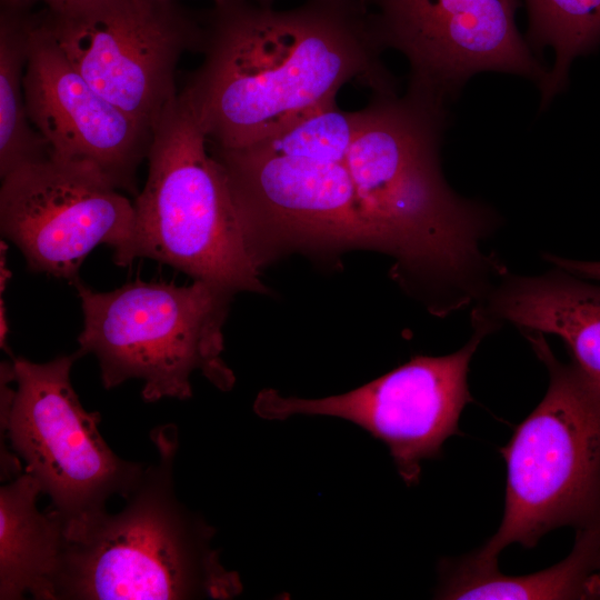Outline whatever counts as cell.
Returning a JSON list of instances; mask_svg holds the SVG:
<instances>
[{"label":"cell","mask_w":600,"mask_h":600,"mask_svg":"<svg viewBox=\"0 0 600 600\" xmlns=\"http://www.w3.org/2000/svg\"><path fill=\"white\" fill-rule=\"evenodd\" d=\"M350 7L319 0L224 17L183 90L208 141L238 149L269 138L336 104L338 91L353 80L374 94L396 96L374 24L354 18Z\"/></svg>","instance_id":"obj_1"},{"label":"cell","mask_w":600,"mask_h":600,"mask_svg":"<svg viewBox=\"0 0 600 600\" xmlns=\"http://www.w3.org/2000/svg\"><path fill=\"white\" fill-rule=\"evenodd\" d=\"M150 440L157 458L122 510L64 530L56 600H226L241 593L239 574L211 546L214 529L176 494L177 427L153 428Z\"/></svg>","instance_id":"obj_2"},{"label":"cell","mask_w":600,"mask_h":600,"mask_svg":"<svg viewBox=\"0 0 600 600\" xmlns=\"http://www.w3.org/2000/svg\"><path fill=\"white\" fill-rule=\"evenodd\" d=\"M73 286L83 312L78 352L97 358L104 389L138 379L146 402L187 400L193 372L221 391L233 387L221 357L230 290L202 280L181 287L136 279L106 292L80 279Z\"/></svg>","instance_id":"obj_3"},{"label":"cell","mask_w":600,"mask_h":600,"mask_svg":"<svg viewBox=\"0 0 600 600\" xmlns=\"http://www.w3.org/2000/svg\"><path fill=\"white\" fill-rule=\"evenodd\" d=\"M523 334L549 371V387L500 449L504 513L494 536L469 553L481 564L497 566L509 544L532 548L556 528L600 524V393L572 362L556 358L544 334Z\"/></svg>","instance_id":"obj_4"},{"label":"cell","mask_w":600,"mask_h":600,"mask_svg":"<svg viewBox=\"0 0 600 600\" xmlns=\"http://www.w3.org/2000/svg\"><path fill=\"white\" fill-rule=\"evenodd\" d=\"M183 92L152 128L134 206L133 258L169 264L233 293H268L243 240L227 177Z\"/></svg>","instance_id":"obj_5"},{"label":"cell","mask_w":600,"mask_h":600,"mask_svg":"<svg viewBox=\"0 0 600 600\" xmlns=\"http://www.w3.org/2000/svg\"><path fill=\"white\" fill-rule=\"evenodd\" d=\"M78 350L37 363L22 357L0 371V422L23 471L50 498L48 511L71 529L123 499L137 484L142 463L120 458L99 431L101 417L88 412L76 393L71 368Z\"/></svg>","instance_id":"obj_6"},{"label":"cell","mask_w":600,"mask_h":600,"mask_svg":"<svg viewBox=\"0 0 600 600\" xmlns=\"http://www.w3.org/2000/svg\"><path fill=\"white\" fill-rule=\"evenodd\" d=\"M474 309L471 339L451 354L413 357L360 388L326 398L286 397L266 389L254 400V412L268 420L296 414L348 420L381 440L401 478L414 484L422 460L439 457L444 441L459 433L460 414L472 400L467 383L470 360L481 340L500 326Z\"/></svg>","instance_id":"obj_7"},{"label":"cell","mask_w":600,"mask_h":600,"mask_svg":"<svg viewBox=\"0 0 600 600\" xmlns=\"http://www.w3.org/2000/svg\"><path fill=\"white\" fill-rule=\"evenodd\" d=\"M0 228L29 270L72 284L100 244L120 267L134 261L133 203L97 169L50 153L2 178Z\"/></svg>","instance_id":"obj_8"},{"label":"cell","mask_w":600,"mask_h":600,"mask_svg":"<svg viewBox=\"0 0 600 600\" xmlns=\"http://www.w3.org/2000/svg\"><path fill=\"white\" fill-rule=\"evenodd\" d=\"M383 47L410 66L408 93L442 104L474 73L502 71L540 86L548 72L516 24L517 0H378Z\"/></svg>","instance_id":"obj_9"},{"label":"cell","mask_w":600,"mask_h":600,"mask_svg":"<svg viewBox=\"0 0 600 600\" xmlns=\"http://www.w3.org/2000/svg\"><path fill=\"white\" fill-rule=\"evenodd\" d=\"M43 27L96 91L151 132L178 96L177 62L194 40L157 7L146 11L128 0L54 13Z\"/></svg>","instance_id":"obj_10"},{"label":"cell","mask_w":600,"mask_h":600,"mask_svg":"<svg viewBox=\"0 0 600 600\" xmlns=\"http://www.w3.org/2000/svg\"><path fill=\"white\" fill-rule=\"evenodd\" d=\"M23 91L29 120L52 157L90 166L116 188L133 190L152 132L96 91L43 24L29 28Z\"/></svg>","instance_id":"obj_11"},{"label":"cell","mask_w":600,"mask_h":600,"mask_svg":"<svg viewBox=\"0 0 600 600\" xmlns=\"http://www.w3.org/2000/svg\"><path fill=\"white\" fill-rule=\"evenodd\" d=\"M479 307L522 333L561 338L572 363L600 393V286L559 267L538 277L506 272Z\"/></svg>","instance_id":"obj_12"},{"label":"cell","mask_w":600,"mask_h":600,"mask_svg":"<svg viewBox=\"0 0 600 600\" xmlns=\"http://www.w3.org/2000/svg\"><path fill=\"white\" fill-rule=\"evenodd\" d=\"M42 490L26 471L0 488V599L56 600L64 530L54 514L40 512Z\"/></svg>","instance_id":"obj_13"},{"label":"cell","mask_w":600,"mask_h":600,"mask_svg":"<svg viewBox=\"0 0 600 600\" xmlns=\"http://www.w3.org/2000/svg\"><path fill=\"white\" fill-rule=\"evenodd\" d=\"M600 567V524L577 530L569 556L542 571L510 577L498 566L480 564L468 554L440 564L439 599H588Z\"/></svg>","instance_id":"obj_14"},{"label":"cell","mask_w":600,"mask_h":600,"mask_svg":"<svg viewBox=\"0 0 600 600\" xmlns=\"http://www.w3.org/2000/svg\"><path fill=\"white\" fill-rule=\"evenodd\" d=\"M529 42L550 47L554 63L541 86L542 104L567 83L574 58L600 43V0H527Z\"/></svg>","instance_id":"obj_15"},{"label":"cell","mask_w":600,"mask_h":600,"mask_svg":"<svg viewBox=\"0 0 600 600\" xmlns=\"http://www.w3.org/2000/svg\"><path fill=\"white\" fill-rule=\"evenodd\" d=\"M29 28L2 20L0 29V176L49 154L46 141L31 124L26 106L23 77L28 59Z\"/></svg>","instance_id":"obj_16"},{"label":"cell","mask_w":600,"mask_h":600,"mask_svg":"<svg viewBox=\"0 0 600 600\" xmlns=\"http://www.w3.org/2000/svg\"><path fill=\"white\" fill-rule=\"evenodd\" d=\"M549 261L578 277L600 281V262L578 261L548 256Z\"/></svg>","instance_id":"obj_17"},{"label":"cell","mask_w":600,"mask_h":600,"mask_svg":"<svg viewBox=\"0 0 600 600\" xmlns=\"http://www.w3.org/2000/svg\"><path fill=\"white\" fill-rule=\"evenodd\" d=\"M104 0H66L67 2V10L61 13H68V12H74L80 10H86L93 8L100 3H102Z\"/></svg>","instance_id":"obj_18"},{"label":"cell","mask_w":600,"mask_h":600,"mask_svg":"<svg viewBox=\"0 0 600 600\" xmlns=\"http://www.w3.org/2000/svg\"><path fill=\"white\" fill-rule=\"evenodd\" d=\"M588 593V599H600V567L590 579Z\"/></svg>","instance_id":"obj_19"},{"label":"cell","mask_w":600,"mask_h":600,"mask_svg":"<svg viewBox=\"0 0 600 600\" xmlns=\"http://www.w3.org/2000/svg\"><path fill=\"white\" fill-rule=\"evenodd\" d=\"M128 1H130L137 8L141 10H146V11L152 10L157 7L156 0H128Z\"/></svg>","instance_id":"obj_20"},{"label":"cell","mask_w":600,"mask_h":600,"mask_svg":"<svg viewBox=\"0 0 600 600\" xmlns=\"http://www.w3.org/2000/svg\"><path fill=\"white\" fill-rule=\"evenodd\" d=\"M46 1L54 13H61L67 10V2L66 0H43Z\"/></svg>","instance_id":"obj_21"},{"label":"cell","mask_w":600,"mask_h":600,"mask_svg":"<svg viewBox=\"0 0 600 600\" xmlns=\"http://www.w3.org/2000/svg\"><path fill=\"white\" fill-rule=\"evenodd\" d=\"M326 1H333V2H342V3H349V0H326Z\"/></svg>","instance_id":"obj_22"}]
</instances>
